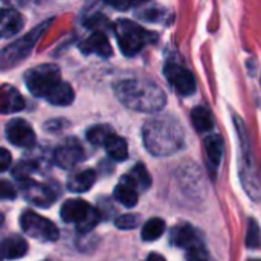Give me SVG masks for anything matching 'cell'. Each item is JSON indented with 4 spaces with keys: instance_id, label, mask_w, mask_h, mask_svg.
Returning a JSON list of instances; mask_svg holds the SVG:
<instances>
[{
    "instance_id": "6da1fadb",
    "label": "cell",
    "mask_w": 261,
    "mask_h": 261,
    "mask_svg": "<svg viewBox=\"0 0 261 261\" xmlns=\"http://www.w3.org/2000/svg\"><path fill=\"white\" fill-rule=\"evenodd\" d=\"M113 92L127 109L154 113L165 107V92L153 81L144 78H125L113 84Z\"/></svg>"
},
{
    "instance_id": "7a4b0ae2",
    "label": "cell",
    "mask_w": 261,
    "mask_h": 261,
    "mask_svg": "<svg viewBox=\"0 0 261 261\" xmlns=\"http://www.w3.org/2000/svg\"><path fill=\"white\" fill-rule=\"evenodd\" d=\"M28 90L38 98H44L54 106H69L73 101V90L60 76L55 64H40L24 73Z\"/></svg>"
},
{
    "instance_id": "3957f363",
    "label": "cell",
    "mask_w": 261,
    "mask_h": 261,
    "mask_svg": "<svg viewBox=\"0 0 261 261\" xmlns=\"http://www.w3.org/2000/svg\"><path fill=\"white\" fill-rule=\"evenodd\" d=\"M142 141L153 156H170L184 147V130L171 116L151 118L142 127Z\"/></svg>"
},
{
    "instance_id": "277c9868",
    "label": "cell",
    "mask_w": 261,
    "mask_h": 261,
    "mask_svg": "<svg viewBox=\"0 0 261 261\" xmlns=\"http://www.w3.org/2000/svg\"><path fill=\"white\" fill-rule=\"evenodd\" d=\"M236 128L240 139V179L243 184L245 191L249 194L251 199L260 200L261 199V180L255 171V165L251 154V144L248 138V132L245 122L236 115Z\"/></svg>"
},
{
    "instance_id": "5b68a950",
    "label": "cell",
    "mask_w": 261,
    "mask_h": 261,
    "mask_svg": "<svg viewBox=\"0 0 261 261\" xmlns=\"http://www.w3.org/2000/svg\"><path fill=\"white\" fill-rule=\"evenodd\" d=\"M60 216L66 223H75L76 231L81 234L90 232L101 220L99 211L81 199L66 200L61 206Z\"/></svg>"
},
{
    "instance_id": "8992f818",
    "label": "cell",
    "mask_w": 261,
    "mask_h": 261,
    "mask_svg": "<svg viewBox=\"0 0 261 261\" xmlns=\"http://www.w3.org/2000/svg\"><path fill=\"white\" fill-rule=\"evenodd\" d=\"M115 35L121 52L127 57H133L141 52V49L150 41L148 35H154L145 31L142 26L136 24L132 20L121 18L115 24Z\"/></svg>"
},
{
    "instance_id": "52a82bcc",
    "label": "cell",
    "mask_w": 261,
    "mask_h": 261,
    "mask_svg": "<svg viewBox=\"0 0 261 261\" xmlns=\"http://www.w3.org/2000/svg\"><path fill=\"white\" fill-rule=\"evenodd\" d=\"M52 20H46L41 24H38L37 28L31 29L24 37L12 41L11 44H8L3 52H2V67H12L17 66L18 63H21L26 57H29V54L32 52L34 46L37 44V41L40 40V37L46 32V29L49 28Z\"/></svg>"
},
{
    "instance_id": "ba28073f",
    "label": "cell",
    "mask_w": 261,
    "mask_h": 261,
    "mask_svg": "<svg viewBox=\"0 0 261 261\" xmlns=\"http://www.w3.org/2000/svg\"><path fill=\"white\" fill-rule=\"evenodd\" d=\"M20 190L24 194V199L38 208L50 206L60 196V190L55 184L49 182H37L34 179H26L18 182Z\"/></svg>"
},
{
    "instance_id": "9c48e42d",
    "label": "cell",
    "mask_w": 261,
    "mask_h": 261,
    "mask_svg": "<svg viewBox=\"0 0 261 261\" xmlns=\"http://www.w3.org/2000/svg\"><path fill=\"white\" fill-rule=\"evenodd\" d=\"M20 226L24 234L41 242H55L58 239V228L46 217L34 211H24L20 217Z\"/></svg>"
},
{
    "instance_id": "30bf717a",
    "label": "cell",
    "mask_w": 261,
    "mask_h": 261,
    "mask_svg": "<svg viewBox=\"0 0 261 261\" xmlns=\"http://www.w3.org/2000/svg\"><path fill=\"white\" fill-rule=\"evenodd\" d=\"M164 75L179 95L188 96L196 92V80L185 66L170 60L164 67Z\"/></svg>"
},
{
    "instance_id": "8fae6325",
    "label": "cell",
    "mask_w": 261,
    "mask_h": 261,
    "mask_svg": "<svg viewBox=\"0 0 261 261\" xmlns=\"http://www.w3.org/2000/svg\"><path fill=\"white\" fill-rule=\"evenodd\" d=\"M6 139L18 148H31L35 145V133L32 127L20 118L11 119L5 125Z\"/></svg>"
},
{
    "instance_id": "7c38bea8",
    "label": "cell",
    "mask_w": 261,
    "mask_h": 261,
    "mask_svg": "<svg viewBox=\"0 0 261 261\" xmlns=\"http://www.w3.org/2000/svg\"><path fill=\"white\" fill-rule=\"evenodd\" d=\"M84 159V150L76 139H67L54 151V162L63 170H70Z\"/></svg>"
},
{
    "instance_id": "4fadbf2b",
    "label": "cell",
    "mask_w": 261,
    "mask_h": 261,
    "mask_svg": "<svg viewBox=\"0 0 261 261\" xmlns=\"http://www.w3.org/2000/svg\"><path fill=\"white\" fill-rule=\"evenodd\" d=\"M170 240L174 246L177 248H182L185 251L191 249L193 246H196L197 243H200V237L197 236L196 229L188 225V223H180V225H176L173 229H171V236H170Z\"/></svg>"
},
{
    "instance_id": "5bb4252c",
    "label": "cell",
    "mask_w": 261,
    "mask_h": 261,
    "mask_svg": "<svg viewBox=\"0 0 261 261\" xmlns=\"http://www.w3.org/2000/svg\"><path fill=\"white\" fill-rule=\"evenodd\" d=\"M113 194H115V199H116L119 203H122V205L127 206V208H133V206L138 203L139 188H138V185L133 182V179H132L128 174H125V176L121 177L119 184L115 187Z\"/></svg>"
},
{
    "instance_id": "9a60e30c",
    "label": "cell",
    "mask_w": 261,
    "mask_h": 261,
    "mask_svg": "<svg viewBox=\"0 0 261 261\" xmlns=\"http://www.w3.org/2000/svg\"><path fill=\"white\" fill-rule=\"evenodd\" d=\"M80 49L83 54H96L101 57H110L112 55V46H110L107 37L101 31L93 32L90 37H87L84 41H81Z\"/></svg>"
},
{
    "instance_id": "2e32d148",
    "label": "cell",
    "mask_w": 261,
    "mask_h": 261,
    "mask_svg": "<svg viewBox=\"0 0 261 261\" xmlns=\"http://www.w3.org/2000/svg\"><path fill=\"white\" fill-rule=\"evenodd\" d=\"M23 28V18L20 12H17L12 8H6L2 11V18H0V34L2 37H14L17 32H20Z\"/></svg>"
},
{
    "instance_id": "e0dca14e",
    "label": "cell",
    "mask_w": 261,
    "mask_h": 261,
    "mask_svg": "<svg viewBox=\"0 0 261 261\" xmlns=\"http://www.w3.org/2000/svg\"><path fill=\"white\" fill-rule=\"evenodd\" d=\"M24 98L21 96V93L9 86V84H5L2 87V104H0V109H2V113H12V112H20L23 107H24Z\"/></svg>"
},
{
    "instance_id": "ac0fdd59",
    "label": "cell",
    "mask_w": 261,
    "mask_h": 261,
    "mask_svg": "<svg viewBox=\"0 0 261 261\" xmlns=\"http://www.w3.org/2000/svg\"><path fill=\"white\" fill-rule=\"evenodd\" d=\"M203 145L208 164L211 167V171L214 173V170L220 165L223 158V138L220 135H208L203 141Z\"/></svg>"
},
{
    "instance_id": "d6986e66",
    "label": "cell",
    "mask_w": 261,
    "mask_h": 261,
    "mask_svg": "<svg viewBox=\"0 0 261 261\" xmlns=\"http://www.w3.org/2000/svg\"><path fill=\"white\" fill-rule=\"evenodd\" d=\"M28 252V243L20 236H9L2 242V255L5 260L21 258Z\"/></svg>"
},
{
    "instance_id": "ffe728a7",
    "label": "cell",
    "mask_w": 261,
    "mask_h": 261,
    "mask_svg": "<svg viewBox=\"0 0 261 261\" xmlns=\"http://www.w3.org/2000/svg\"><path fill=\"white\" fill-rule=\"evenodd\" d=\"M95 180L96 173L93 170H83L67 179V190L70 193H86L93 187Z\"/></svg>"
},
{
    "instance_id": "44dd1931",
    "label": "cell",
    "mask_w": 261,
    "mask_h": 261,
    "mask_svg": "<svg viewBox=\"0 0 261 261\" xmlns=\"http://www.w3.org/2000/svg\"><path fill=\"white\" fill-rule=\"evenodd\" d=\"M191 122L199 133H208L214 127V118L208 107L197 106L191 112Z\"/></svg>"
},
{
    "instance_id": "7402d4cb",
    "label": "cell",
    "mask_w": 261,
    "mask_h": 261,
    "mask_svg": "<svg viewBox=\"0 0 261 261\" xmlns=\"http://www.w3.org/2000/svg\"><path fill=\"white\" fill-rule=\"evenodd\" d=\"M104 147H106L107 154H109L113 161H116V162L125 161L127 156H128V148H127L125 139H122V138H119V136H116V135L110 136V139L106 142Z\"/></svg>"
},
{
    "instance_id": "603a6c76",
    "label": "cell",
    "mask_w": 261,
    "mask_h": 261,
    "mask_svg": "<svg viewBox=\"0 0 261 261\" xmlns=\"http://www.w3.org/2000/svg\"><path fill=\"white\" fill-rule=\"evenodd\" d=\"M113 136V132L109 125H93L86 132V138L90 144L93 145H106V142Z\"/></svg>"
},
{
    "instance_id": "cb8c5ba5",
    "label": "cell",
    "mask_w": 261,
    "mask_h": 261,
    "mask_svg": "<svg viewBox=\"0 0 261 261\" xmlns=\"http://www.w3.org/2000/svg\"><path fill=\"white\" fill-rule=\"evenodd\" d=\"M165 231V222L162 219H151L148 220L144 228H142V232H141V237L144 242H154L158 240Z\"/></svg>"
},
{
    "instance_id": "d4e9b609",
    "label": "cell",
    "mask_w": 261,
    "mask_h": 261,
    "mask_svg": "<svg viewBox=\"0 0 261 261\" xmlns=\"http://www.w3.org/2000/svg\"><path fill=\"white\" fill-rule=\"evenodd\" d=\"M128 176H130V177L133 179V182L138 185L139 191H144V190L150 188V185H151V177H150L148 171L145 170V167H144L142 164H136V165L132 168V171L128 173Z\"/></svg>"
},
{
    "instance_id": "484cf974",
    "label": "cell",
    "mask_w": 261,
    "mask_h": 261,
    "mask_svg": "<svg viewBox=\"0 0 261 261\" xmlns=\"http://www.w3.org/2000/svg\"><path fill=\"white\" fill-rule=\"evenodd\" d=\"M246 246L249 249H258L261 248V229L258 223L251 219L248 222V231H246Z\"/></svg>"
},
{
    "instance_id": "4316f807",
    "label": "cell",
    "mask_w": 261,
    "mask_h": 261,
    "mask_svg": "<svg viewBox=\"0 0 261 261\" xmlns=\"http://www.w3.org/2000/svg\"><path fill=\"white\" fill-rule=\"evenodd\" d=\"M139 219L138 214H124L115 220V226L119 229H135L139 225Z\"/></svg>"
},
{
    "instance_id": "83f0119b",
    "label": "cell",
    "mask_w": 261,
    "mask_h": 261,
    "mask_svg": "<svg viewBox=\"0 0 261 261\" xmlns=\"http://www.w3.org/2000/svg\"><path fill=\"white\" fill-rule=\"evenodd\" d=\"M164 14L165 12H162V9L158 8V9H147L144 12H139V17L148 21H159V20H164Z\"/></svg>"
},
{
    "instance_id": "f1b7e54d",
    "label": "cell",
    "mask_w": 261,
    "mask_h": 261,
    "mask_svg": "<svg viewBox=\"0 0 261 261\" xmlns=\"http://www.w3.org/2000/svg\"><path fill=\"white\" fill-rule=\"evenodd\" d=\"M0 196H2V199H15V190H14L12 184H9L8 180H2L0 182Z\"/></svg>"
},
{
    "instance_id": "f546056e",
    "label": "cell",
    "mask_w": 261,
    "mask_h": 261,
    "mask_svg": "<svg viewBox=\"0 0 261 261\" xmlns=\"http://www.w3.org/2000/svg\"><path fill=\"white\" fill-rule=\"evenodd\" d=\"M9 164H11V154L6 148H2L0 150V170L6 171L9 168Z\"/></svg>"
},
{
    "instance_id": "4dcf8cb0",
    "label": "cell",
    "mask_w": 261,
    "mask_h": 261,
    "mask_svg": "<svg viewBox=\"0 0 261 261\" xmlns=\"http://www.w3.org/2000/svg\"><path fill=\"white\" fill-rule=\"evenodd\" d=\"M144 261H167L161 254H156V252H151L147 258Z\"/></svg>"
},
{
    "instance_id": "1f68e13d",
    "label": "cell",
    "mask_w": 261,
    "mask_h": 261,
    "mask_svg": "<svg viewBox=\"0 0 261 261\" xmlns=\"http://www.w3.org/2000/svg\"><path fill=\"white\" fill-rule=\"evenodd\" d=\"M249 261H261V260H249Z\"/></svg>"
}]
</instances>
